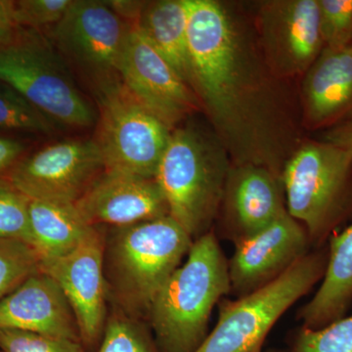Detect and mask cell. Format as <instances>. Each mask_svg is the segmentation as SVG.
Instances as JSON below:
<instances>
[{
    "mask_svg": "<svg viewBox=\"0 0 352 352\" xmlns=\"http://www.w3.org/2000/svg\"><path fill=\"white\" fill-rule=\"evenodd\" d=\"M328 249L320 288L298 315L305 327H325L346 316L352 305V223L331 237Z\"/></svg>",
    "mask_w": 352,
    "mask_h": 352,
    "instance_id": "cell-19",
    "label": "cell"
},
{
    "mask_svg": "<svg viewBox=\"0 0 352 352\" xmlns=\"http://www.w3.org/2000/svg\"><path fill=\"white\" fill-rule=\"evenodd\" d=\"M30 221L34 249L41 259L74 251L95 227L83 219L75 204L58 201L31 200Z\"/></svg>",
    "mask_w": 352,
    "mask_h": 352,
    "instance_id": "cell-21",
    "label": "cell"
},
{
    "mask_svg": "<svg viewBox=\"0 0 352 352\" xmlns=\"http://www.w3.org/2000/svg\"><path fill=\"white\" fill-rule=\"evenodd\" d=\"M104 170L94 139H65L25 153L1 177L30 200L75 204Z\"/></svg>",
    "mask_w": 352,
    "mask_h": 352,
    "instance_id": "cell-10",
    "label": "cell"
},
{
    "mask_svg": "<svg viewBox=\"0 0 352 352\" xmlns=\"http://www.w3.org/2000/svg\"><path fill=\"white\" fill-rule=\"evenodd\" d=\"M312 247L307 229L289 212L239 244L228 261L237 298L263 289L293 267Z\"/></svg>",
    "mask_w": 352,
    "mask_h": 352,
    "instance_id": "cell-14",
    "label": "cell"
},
{
    "mask_svg": "<svg viewBox=\"0 0 352 352\" xmlns=\"http://www.w3.org/2000/svg\"><path fill=\"white\" fill-rule=\"evenodd\" d=\"M19 29L15 19L14 0H0V45L11 41Z\"/></svg>",
    "mask_w": 352,
    "mask_h": 352,
    "instance_id": "cell-32",
    "label": "cell"
},
{
    "mask_svg": "<svg viewBox=\"0 0 352 352\" xmlns=\"http://www.w3.org/2000/svg\"><path fill=\"white\" fill-rule=\"evenodd\" d=\"M281 176L256 164H231L220 205V228L239 244L287 214Z\"/></svg>",
    "mask_w": 352,
    "mask_h": 352,
    "instance_id": "cell-15",
    "label": "cell"
},
{
    "mask_svg": "<svg viewBox=\"0 0 352 352\" xmlns=\"http://www.w3.org/2000/svg\"><path fill=\"white\" fill-rule=\"evenodd\" d=\"M190 82L231 164L281 176L300 144L281 78L239 14L217 0H189Z\"/></svg>",
    "mask_w": 352,
    "mask_h": 352,
    "instance_id": "cell-1",
    "label": "cell"
},
{
    "mask_svg": "<svg viewBox=\"0 0 352 352\" xmlns=\"http://www.w3.org/2000/svg\"><path fill=\"white\" fill-rule=\"evenodd\" d=\"M104 251L105 237L95 226L74 251L41 259V271L56 282L71 305L80 342L91 349L100 344L108 319Z\"/></svg>",
    "mask_w": 352,
    "mask_h": 352,
    "instance_id": "cell-12",
    "label": "cell"
},
{
    "mask_svg": "<svg viewBox=\"0 0 352 352\" xmlns=\"http://www.w3.org/2000/svg\"><path fill=\"white\" fill-rule=\"evenodd\" d=\"M291 352H352V314L320 329L302 326L294 336Z\"/></svg>",
    "mask_w": 352,
    "mask_h": 352,
    "instance_id": "cell-26",
    "label": "cell"
},
{
    "mask_svg": "<svg viewBox=\"0 0 352 352\" xmlns=\"http://www.w3.org/2000/svg\"><path fill=\"white\" fill-rule=\"evenodd\" d=\"M259 46L277 78L302 76L324 50L318 0H268L256 15Z\"/></svg>",
    "mask_w": 352,
    "mask_h": 352,
    "instance_id": "cell-11",
    "label": "cell"
},
{
    "mask_svg": "<svg viewBox=\"0 0 352 352\" xmlns=\"http://www.w3.org/2000/svg\"><path fill=\"white\" fill-rule=\"evenodd\" d=\"M131 28L106 1L74 0L48 38L96 96L122 82L119 63Z\"/></svg>",
    "mask_w": 352,
    "mask_h": 352,
    "instance_id": "cell-8",
    "label": "cell"
},
{
    "mask_svg": "<svg viewBox=\"0 0 352 352\" xmlns=\"http://www.w3.org/2000/svg\"><path fill=\"white\" fill-rule=\"evenodd\" d=\"M0 329L80 342L68 300L56 282L43 271L0 300Z\"/></svg>",
    "mask_w": 352,
    "mask_h": 352,
    "instance_id": "cell-17",
    "label": "cell"
},
{
    "mask_svg": "<svg viewBox=\"0 0 352 352\" xmlns=\"http://www.w3.org/2000/svg\"><path fill=\"white\" fill-rule=\"evenodd\" d=\"M96 141L105 170L155 179L171 129L139 103L122 82L96 95Z\"/></svg>",
    "mask_w": 352,
    "mask_h": 352,
    "instance_id": "cell-9",
    "label": "cell"
},
{
    "mask_svg": "<svg viewBox=\"0 0 352 352\" xmlns=\"http://www.w3.org/2000/svg\"><path fill=\"white\" fill-rule=\"evenodd\" d=\"M189 15V0L145 1L135 25L188 85Z\"/></svg>",
    "mask_w": 352,
    "mask_h": 352,
    "instance_id": "cell-20",
    "label": "cell"
},
{
    "mask_svg": "<svg viewBox=\"0 0 352 352\" xmlns=\"http://www.w3.org/2000/svg\"><path fill=\"white\" fill-rule=\"evenodd\" d=\"M324 50H340L352 44V0H318Z\"/></svg>",
    "mask_w": 352,
    "mask_h": 352,
    "instance_id": "cell-27",
    "label": "cell"
},
{
    "mask_svg": "<svg viewBox=\"0 0 352 352\" xmlns=\"http://www.w3.org/2000/svg\"><path fill=\"white\" fill-rule=\"evenodd\" d=\"M109 6L120 16L124 22L135 25L142 12L145 1H131V0H106Z\"/></svg>",
    "mask_w": 352,
    "mask_h": 352,
    "instance_id": "cell-33",
    "label": "cell"
},
{
    "mask_svg": "<svg viewBox=\"0 0 352 352\" xmlns=\"http://www.w3.org/2000/svg\"><path fill=\"white\" fill-rule=\"evenodd\" d=\"M328 258L327 244L308 252L263 289L222 302L217 325L195 352H263L268 333L282 315L322 281Z\"/></svg>",
    "mask_w": 352,
    "mask_h": 352,
    "instance_id": "cell-7",
    "label": "cell"
},
{
    "mask_svg": "<svg viewBox=\"0 0 352 352\" xmlns=\"http://www.w3.org/2000/svg\"><path fill=\"white\" fill-rule=\"evenodd\" d=\"M74 0H17L14 1L17 25L24 29L41 32L51 30L68 12Z\"/></svg>",
    "mask_w": 352,
    "mask_h": 352,
    "instance_id": "cell-29",
    "label": "cell"
},
{
    "mask_svg": "<svg viewBox=\"0 0 352 352\" xmlns=\"http://www.w3.org/2000/svg\"><path fill=\"white\" fill-rule=\"evenodd\" d=\"M231 292L228 261L214 231L194 241L187 259L153 300L148 318L160 352H195L210 314Z\"/></svg>",
    "mask_w": 352,
    "mask_h": 352,
    "instance_id": "cell-2",
    "label": "cell"
},
{
    "mask_svg": "<svg viewBox=\"0 0 352 352\" xmlns=\"http://www.w3.org/2000/svg\"><path fill=\"white\" fill-rule=\"evenodd\" d=\"M0 80L55 126L87 129L98 120L68 64L41 32L20 28L11 41L0 45Z\"/></svg>",
    "mask_w": 352,
    "mask_h": 352,
    "instance_id": "cell-6",
    "label": "cell"
},
{
    "mask_svg": "<svg viewBox=\"0 0 352 352\" xmlns=\"http://www.w3.org/2000/svg\"><path fill=\"white\" fill-rule=\"evenodd\" d=\"M2 352H87L78 340L47 337L24 331L0 329Z\"/></svg>",
    "mask_w": 352,
    "mask_h": 352,
    "instance_id": "cell-28",
    "label": "cell"
},
{
    "mask_svg": "<svg viewBox=\"0 0 352 352\" xmlns=\"http://www.w3.org/2000/svg\"><path fill=\"white\" fill-rule=\"evenodd\" d=\"M97 352H160L152 336L140 322L124 312L115 311L107 319Z\"/></svg>",
    "mask_w": 352,
    "mask_h": 352,
    "instance_id": "cell-23",
    "label": "cell"
},
{
    "mask_svg": "<svg viewBox=\"0 0 352 352\" xmlns=\"http://www.w3.org/2000/svg\"><path fill=\"white\" fill-rule=\"evenodd\" d=\"M194 240L170 215L113 227L105 238L104 271L120 311L148 316L155 296L188 254Z\"/></svg>",
    "mask_w": 352,
    "mask_h": 352,
    "instance_id": "cell-3",
    "label": "cell"
},
{
    "mask_svg": "<svg viewBox=\"0 0 352 352\" xmlns=\"http://www.w3.org/2000/svg\"><path fill=\"white\" fill-rule=\"evenodd\" d=\"M230 166L214 133L190 124L171 132L155 179L170 217L194 241L212 231Z\"/></svg>",
    "mask_w": 352,
    "mask_h": 352,
    "instance_id": "cell-4",
    "label": "cell"
},
{
    "mask_svg": "<svg viewBox=\"0 0 352 352\" xmlns=\"http://www.w3.org/2000/svg\"><path fill=\"white\" fill-rule=\"evenodd\" d=\"M281 178L287 210L305 227L315 249L352 219V152L317 138L302 140Z\"/></svg>",
    "mask_w": 352,
    "mask_h": 352,
    "instance_id": "cell-5",
    "label": "cell"
},
{
    "mask_svg": "<svg viewBox=\"0 0 352 352\" xmlns=\"http://www.w3.org/2000/svg\"><path fill=\"white\" fill-rule=\"evenodd\" d=\"M300 120L307 131H323L352 118V44L322 51L303 75Z\"/></svg>",
    "mask_w": 352,
    "mask_h": 352,
    "instance_id": "cell-18",
    "label": "cell"
},
{
    "mask_svg": "<svg viewBox=\"0 0 352 352\" xmlns=\"http://www.w3.org/2000/svg\"><path fill=\"white\" fill-rule=\"evenodd\" d=\"M54 124L12 87L0 80V133L47 134Z\"/></svg>",
    "mask_w": 352,
    "mask_h": 352,
    "instance_id": "cell-22",
    "label": "cell"
},
{
    "mask_svg": "<svg viewBox=\"0 0 352 352\" xmlns=\"http://www.w3.org/2000/svg\"><path fill=\"white\" fill-rule=\"evenodd\" d=\"M27 147L25 141L0 133V177L24 156Z\"/></svg>",
    "mask_w": 352,
    "mask_h": 352,
    "instance_id": "cell-30",
    "label": "cell"
},
{
    "mask_svg": "<svg viewBox=\"0 0 352 352\" xmlns=\"http://www.w3.org/2000/svg\"><path fill=\"white\" fill-rule=\"evenodd\" d=\"M41 271V256L31 245L0 238V300Z\"/></svg>",
    "mask_w": 352,
    "mask_h": 352,
    "instance_id": "cell-24",
    "label": "cell"
},
{
    "mask_svg": "<svg viewBox=\"0 0 352 352\" xmlns=\"http://www.w3.org/2000/svg\"><path fill=\"white\" fill-rule=\"evenodd\" d=\"M317 139L352 152V118L337 126L319 132Z\"/></svg>",
    "mask_w": 352,
    "mask_h": 352,
    "instance_id": "cell-31",
    "label": "cell"
},
{
    "mask_svg": "<svg viewBox=\"0 0 352 352\" xmlns=\"http://www.w3.org/2000/svg\"><path fill=\"white\" fill-rule=\"evenodd\" d=\"M267 352H289V351H281V349H271V351H268Z\"/></svg>",
    "mask_w": 352,
    "mask_h": 352,
    "instance_id": "cell-34",
    "label": "cell"
},
{
    "mask_svg": "<svg viewBox=\"0 0 352 352\" xmlns=\"http://www.w3.org/2000/svg\"><path fill=\"white\" fill-rule=\"evenodd\" d=\"M31 200L0 177V238L19 241L34 248L30 221Z\"/></svg>",
    "mask_w": 352,
    "mask_h": 352,
    "instance_id": "cell-25",
    "label": "cell"
},
{
    "mask_svg": "<svg viewBox=\"0 0 352 352\" xmlns=\"http://www.w3.org/2000/svg\"><path fill=\"white\" fill-rule=\"evenodd\" d=\"M120 80L132 96L171 131L201 109L195 94L135 25L119 63Z\"/></svg>",
    "mask_w": 352,
    "mask_h": 352,
    "instance_id": "cell-13",
    "label": "cell"
},
{
    "mask_svg": "<svg viewBox=\"0 0 352 352\" xmlns=\"http://www.w3.org/2000/svg\"><path fill=\"white\" fill-rule=\"evenodd\" d=\"M75 206L92 226H131L170 215L156 179L104 170Z\"/></svg>",
    "mask_w": 352,
    "mask_h": 352,
    "instance_id": "cell-16",
    "label": "cell"
},
{
    "mask_svg": "<svg viewBox=\"0 0 352 352\" xmlns=\"http://www.w3.org/2000/svg\"><path fill=\"white\" fill-rule=\"evenodd\" d=\"M0 352H2V351H0Z\"/></svg>",
    "mask_w": 352,
    "mask_h": 352,
    "instance_id": "cell-35",
    "label": "cell"
}]
</instances>
